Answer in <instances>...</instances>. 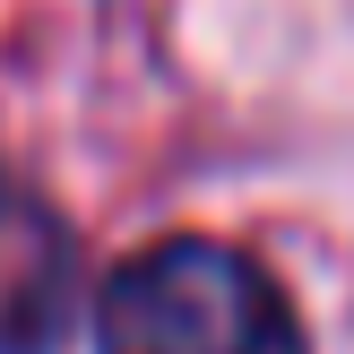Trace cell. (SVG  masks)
<instances>
[{"instance_id":"7a4b0ae2","label":"cell","mask_w":354,"mask_h":354,"mask_svg":"<svg viewBox=\"0 0 354 354\" xmlns=\"http://www.w3.org/2000/svg\"><path fill=\"white\" fill-rule=\"evenodd\" d=\"M78 311V234L35 182L0 173V354H52Z\"/></svg>"},{"instance_id":"6da1fadb","label":"cell","mask_w":354,"mask_h":354,"mask_svg":"<svg viewBox=\"0 0 354 354\" xmlns=\"http://www.w3.org/2000/svg\"><path fill=\"white\" fill-rule=\"evenodd\" d=\"M95 354H303V320L234 242H147L95 294Z\"/></svg>"}]
</instances>
